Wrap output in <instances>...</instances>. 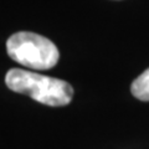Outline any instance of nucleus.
<instances>
[{
  "label": "nucleus",
  "mask_w": 149,
  "mask_h": 149,
  "mask_svg": "<svg viewBox=\"0 0 149 149\" xmlns=\"http://www.w3.org/2000/svg\"><path fill=\"white\" fill-rule=\"evenodd\" d=\"M5 83L11 91L51 107L66 106L73 97V88L68 82L22 68L9 70Z\"/></svg>",
  "instance_id": "f257e3e1"
},
{
  "label": "nucleus",
  "mask_w": 149,
  "mask_h": 149,
  "mask_svg": "<svg viewBox=\"0 0 149 149\" xmlns=\"http://www.w3.org/2000/svg\"><path fill=\"white\" fill-rule=\"evenodd\" d=\"M6 52L15 62L32 70H49L54 67L60 56L52 41L29 31H20L9 37Z\"/></svg>",
  "instance_id": "f03ea898"
},
{
  "label": "nucleus",
  "mask_w": 149,
  "mask_h": 149,
  "mask_svg": "<svg viewBox=\"0 0 149 149\" xmlns=\"http://www.w3.org/2000/svg\"><path fill=\"white\" fill-rule=\"evenodd\" d=\"M130 91L136 98L141 101H149V68L133 81Z\"/></svg>",
  "instance_id": "7ed1b4c3"
}]
</instances>
